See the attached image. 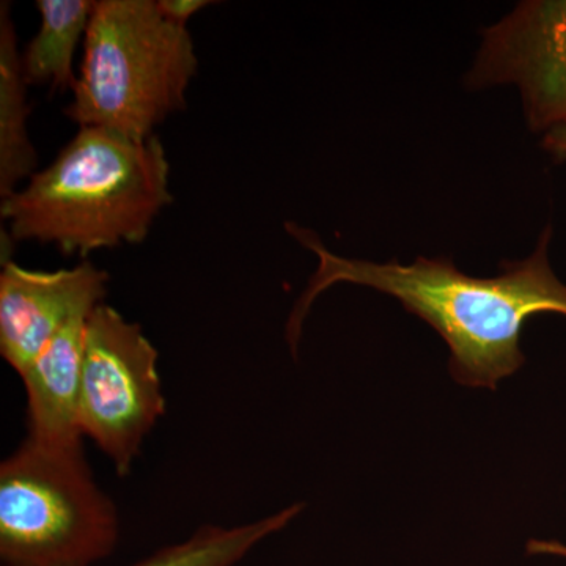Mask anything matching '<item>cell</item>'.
<instances>
[{
	"instance_id": "obj_9",
	"label": "cell",
	"mask_w": 566,
	"mask_h": 566,
	"mask_svg": "<svg viewBox=\"0 0 566 566\" xmlns=\"http://www.w3.org/2000/svg\"><path fill=\"white\" fill-rule=\"evenodd\" d=\"M32 107L21 66L10 3L0 6V196L18 191V185L39 172V155L28 133Z\"/></svg>"
},
{
	"instance_id": "obj_7",
	"label": "cell",
	"mask_w": 566,
	"mask_h": 566,
	"mask_svg": "<svg viewBox=\"0 0 566 566\" xmlns=\"http://www.w3.org/2000/svg\"><path fill=\"white\" fill-rule=\"evenodd\" d=\"M111 275L91 262L71 270L33 271L3 263L0 273V354L25 374L59 331L88 315L107 296Z\"/></svg>"
},
{
	"instance_id": "obj_2",
	"label": "cell",
	"mask_w": 566,
	"mask_h": 566,
	"mask_svg": "<svg viewBox=\"0 0 566 566\" xmlns=\"http://www.w3.org/2000/svg\"><path fill=\"white\" fill-rule=\"evenodd\" d=\"M158 136L129 139L85 126L44 170L2 199L11 241L52 244L65 255L140 244L174 202Z\"/></svg>"
},
{
	"instance_id": "obj_6",
	"label": "cell",
	"mask_w": 566,
	"mask_h": 566,
	"mask_svg": "<svg viewBox=\"0 0 566 566\" xmlns=\"http://www.w3.org/2000/svg\"><path fill=\"white\" fill-rule=\"evenodd\" d=\"M469 87L515 84L528 128L566 123V0H526L483 32Z\"/></svg>"
},
{
	"instance_id": "obj_11",
	"label": "cell",
	"mask_w": 566,
	"mask_h": 566,
	"mask_svg": "<svg viewBox=\"0 0 566 566\" xmlns=\"http://www.w3.org/2000/svg\"><path fill=\"white\" fill-rule=\"evenodd\" d=\"M303 504L289 506L273 516L234 527L205 524L185 542L163 547L132 566H234L300 515Z\"/></svg>"
},
{
	"instance_id": "obj_3",
	"label": "cell",
	"mask_w": 566,
	"mask_h": 566,
	"mask_svg": "<svg viewBox=\"0 0 566 566\" xmlns=\"http://www.w3.org/2000/svg\"><path fill=\"white\" fill-rule=\"evenodd\" d=\"M197 69L191 33L166 20L156 0H99L66 117L80 128L150 139L169 115L185 109Z\"/></svg>"
},
{
	"instance_id": "obj_4",
	"label": "cell",
	"mask_w": 566,
	"mask_h": 566,
	"mask_svg": "<svg viewBox=\"0 0 566 566\" xmlns=\"http://www.w3.org/2000/svg\"><path fill=\"white\" fill-rule=\"evenodd\" d=\"M118 531L117 509L96 485L84 444L25 438L0 464L3 566H91L111 556Z\"/></svg>"
},
{
	"instance_id": "obj_12",
	"label": "cell",
	"mask_w": 566,
	"mask_h": 566,
	"mask_svg": "<svg viewBox=\"0 0 566 566\" xmlns=\"http://www.w3.org/2000/svg\"><path fill=\"white\" fill-rule=\"evenodd\" d=\"M156 3L163 17L178 25L188 24L193 14L211 6L207 0H156Z\"/></svg>"
},
{
	"instance_id": "obj_5",
	"label": "cell",
	"mask_w": 566,
	"mask_h": 566,
	"mask_svg": "<svg viewBox=\"0 0 566 566\" xmlns=\"http://www.w3.org/2000/svg\"><path fill=\"white\" fill-rule=\"evenodd\" d=\"M159 353L142 333L106 303L85 323L80 394V427L118 476L132 474L145 438L166 412Z\"/></svg>"
},
{
	"instance_id": "obj_1",
	"label": "cell",
	"mask_w": 566,
	"mask_h": 566,
	"mask_svg": "<svg viewBox=\"0 0 566 566\" xmlns=\"http://www.w3.org/2000/svg\"><path fill=\"white\" fill-rule=\"evenodd\" d=\"M285 227L318 259L286 324L293 353L316 297L335 283H354L394 296L406 312L430 324L449 346V371L458 385L495 390L526 364L520 340L527 319L539 314L566 316V285L549 263L553 226L539 234L531 256L504 262L502 274L486 279L464 274L444 256H419L412 264L345 259L331 252L312 230L292 222Z\"/></svg>"
},
{
	"instance_id": "obj_14",
	"label": "cell",
	"mask_w": 566,
	"mask_h": 566,
	"mask_svg": "<svg viewBox=\"0 0 566 566\" xmlns=\"http://www.w3.org/2000/svg\"><path fill=\"white\" fill-rule=\"evenodd\" d=\"M527 554H545V556L566 557V546L558 542H539V539H531L527 543Z\"/></svg>"
},
{
	"instance_id": "obj_8",
	"label": "cell",
	"mask_w": 566,
	"mask_h": 566,
	"mask_svg": "<svg viewBox=\"0 0 566 566\" xmlns=\"http://www.w3.org/2000/svg\"><path fill=\"white\" fill-rule=\"evenodd\" d=\"M88 315L66 323L21 376L28 394V438L40 444H84L80 394Z\"/></svg>"
},
{
	"instance_id": "obj_13",
	"label": "cell",
	"mask_w": 566,
	"mask_h": 566,
	"mask_svg": "<svg viewBox=\"0 0 566 566\" xmlns=\"http://www.w3.org/2000/svg\"><path fill=\"white\" fill-rule=\"evenodd\" d=\"M542 145L556 161H566V123L551 128L543 137Z\"/></svg>"
},
{
	"instance_id": "obj_10",
	"label": "cell",
	"mask_w": 566,
	"mask_h": 566,
	"mask_svg": "<svg viewBox=\"0 0 566 566\" xmlns=\"http://www.w3.org/2000/svg\"><path fill=\"white\" fill-rule=\"evenodd\" d=\"M95 3L92 0H39V32L21 54L28 85H50L51 91H73L77 76L74 52L87 33Z\"/></svg>"
}]
</instances>
